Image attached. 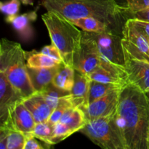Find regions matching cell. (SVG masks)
<instances>
[{
	"label": "cell",
	"mask_w": 149,
	"mask_h": 149,
	"mask_svg": "<svg viewBox=\"0 0 149 149\" xmlns=\"http://www.w3.org/2000/svg\"><path fill=\"white\" fill-rule=\"evenodd\" d=\"M116 119L127 149H148L149 101L146 93L127 84L121 93Z\"/></svg>",
	"instance_id": "1"
},
{
	"label": "cell",
	"mask_w": 149,
	"mask_h": 149,
	"mask_svg": "<svg viewBox=\"0 0 149 149\" xmlns=\"http://www.w3.org/2000/svg\"><path fill=\"white\" fill-rule=\"evenodd\" d=\"M41 4L47 11L55 10L70 20L94 17L121 34L127 20L132 18L127 7L116 0H42Z\"/></svg>",
	"instance_id": "2"
},
{
	"label": "cell",
	"mask_w": 149,
	"mask_h": 149,
	"mask_svg": "<svg viewBox=\"0 0 149 149\" xmlns=\"http://www.w3.org/2000/svg\"><path fill=\"white\" fill-rule=\"evenodd\" d=\"M42 20L49 33L52 44L58 47L64 64L74 67V58L81 47L83 32L68 19L55 10L42 15Z\"/></svg>",
	"instance_id": "3"
},
{
	"label": "cell",
	"mask_w": 149,
	"mask_h": 149,
	"mask_svg": "<svg viewBox=\"0 0 149 149\" xmlns=\"http://www.w3.org/2000/svg\"><path fill=\"white\" fill-rule=\"evenodd\" d=\"M0 71L24 98L35 93L28 73L26 52L19 43L4 38L1 39Z\"/></svg>",
	"instance_id": "4"
},
{
	"label": "cell",
	"mask_w": 149,
	"mask_h": 149,
	"mask_svg": "<svg viewBox=\"0 0 149 149\" xmlns=\"http://www.w3.org/2000/svg\"><path fill=\"white\" fill-rule=\"evenodd\" d=\"M80 132L102 148L127 149L116 122V111L107 116L88 120Z\"/></svg>",
	"instance_id": "5"
},
{
	"label": "cell",
	"mask_w": 149,
	"mask_h": 149,
	"mask_svg": "<svg viewBox=\"0 0 149 149\" xmlns=\"http://www.w3.org/2000/svg\"><path fill=\"white\" fill-rule=\"evenodd\" d=\"M90 33L95 41L100 58L119 68L125 69L122 34L113 31L90 32Z\"/></svg>",
	"instance_id": "6"
},
{
	"label": "cell",
	"mask_w": 149,
	"mask_h": 149,
	"mask_svg": "<svg viewBox=\"0 0 149 149\" xmlns=\"http://www.w3.org/2000/svg\"><path fill=\"white\" fill-rule=\"evenodd\" d=\"M82 32L81 47L74 58V68L76 71L89 76L100 66L101 58L95 41L90 32Z\"/></svg>",
	"instance_id": "7"
},
{
	"label": "cell",
	"mask_w": 149,
	"mask_h": 149,
	"mask_svg": "<svg viewBox=\"0 0 149 149\" xmlns=\"http://www.w3.org/2000/svg\"><path fill=\"white\" fill-rule=\"evenodd\" d=\"M122 45L124 50L132 58L149 63V39L137 30L130 18L124 26Z\"/></svg>",
	"instance_id": "8"
},
{
	"label": "cell",
	"mask_w": 149,
	"mask_h": 149,
	"mask_svg": "<svg viewBox=\"0 0 149 149\" xmlns=\"http://www.w3.org/2000/svg\"><path fill=\"white\" fill-rule=\"evenodd\" d=\"M125 71L127 82L143 93L149 92V63L132 58L125 50Z\"/></svg>",
	"instance_id": "9"
},
{
	"label": "cell",
	"mask_w": 149,
	"mask_h": 149,
	"mask_svg": "<svg viewBox=\"0 0 149 149\" xmlns=\"http://www.w3.org/2000/svg\"><path fill=\"white\" fill-rule=\"evenodd\" d=\"M124 87L108 93L84 108L82 110L85 113L87 120L107 116L114 113L117 109L121 93Z\"/></svg>",
	"instance_id": "10"
},
{
	"label": "cell",
	"mask_w": 149,
	"mask_h": 149,
	"mask_svg": "<svg viewBox=\"0 0 149 149\" xmlns=\"http://www.w3.org/2000/svg\"><path fill=\"white\" fill-rule=\"evenodd\" d=\"M23 99L21 93L12 85L6 76L0 71V125L8 119L11 111Z\"/></svg>",
	"instance_id": "11"
},
{
	"label": "cell",
	"mask_w": 149,
	"mask_h": 149,
	"mask_svg": "<svg viewBox=\"0 0 149 149\" xmlns=\"http://www.w3.org/2000/svg\"><path fill=\"white\" fill-rule=\"evenodd\" d=\"M93 80L103 83H111L126 85L127 82V76L125 69L101 58L100 66L96 68L89 75Z\"/></svg>",
	"instance_id": "12"
},
{
	"label": "cell",
	"mask_w": 149,
	"mask_h": 149,
	"mask_svg": "<svg viewBox=\"0 0 149 149\" xmlns=\"http://www.w3.org/2000/svg\"><path fill=\"white\" fill-rule=\"evenodd\" d=\"M35 125L36 122L33 116L22 101L15 106L8 119L0 125H6L25 134H29L31 133Z\"/></svg>",
	"instance_id": "13"
},
{
	"label": "cell",
	"mask_w": 149,
	"mask_h": 149,
	"mask_svg": "<svg viewBox=\"0 0 149 149\" xmlns=\"http://www.w3.org/2000/svg\"><path fill=\"white\" fill-rule=\"evenodd\" d=\"M90 81L91 79L89 76L76 71L74 84L68 95V98L74 107L83 109L88 106Z\"/></svg>",
	"instance_id": "14"
},
{
	"label": "cell",
	"mask_w": 149,
	"mask_h": 149,
	"mask_svg": "<svg viewBox=\"0 0 149 149\" xmlns=\"http://www.w3.org/2000/svg\"><path fill=\"white\" fill-rule=\"evenodd\" d=\"M23 103L31 112L36 123L47 121L53 111L44 96L38 92L23 99Z\"/></svg>",
	"instance_id": "15"
},
{
	"label": "cell",
	"mask_w": 149,
	"mask_h": 149,
	"mask_svg": "<svg viewBox=\"0 0 149 149\" xmlns=\"http://www.w3.org/2000/svg\"><path fill=\"white\" fill-rule=\"evenodd\" d=\"M37 17L36 10L16 15L14 16H7L5 20L13 26L16 31L23 39H30L33 34L31 23Z\"/></svg>",
	"instance_id": "16"
},
{
	"label": "cell",
	"mask_w": 149,
	"mask_h": 149,
	"mask_svg": "<svg viewBox=\"0 0 149 149\" xmlns=\"http://www.w3.org/2000/svg\"><path fill=\"white\" fill-rule=\"evenodd\" d=\"M61 65L52 67V68H29L27 67L31 83L34 91H42L44 89L47 87L49 84H52V79L59 70Z\"/></svg>",
	"instance_id": "17"
},
{
	"label": "cell",
	"mask_w": 149,
	"mask_h": 149,
	"mask_svg": "<svg viewBox=\"0 0 149 149\" xmlns=\"http://www.w3.org/2000/svg\"><path fill=\"white\" fill-rule=\"evenodd\" d=\"M76 70L74 67L63 63L54 77L52 84L58 88L70 92L75 81Z\"/></svg>",
	"instance_id": "18"
},
{
	"label": "cell",
	"mask_w": 149,
	"mask_h": 149,
	"mask_svg": "<svg viewBox=\"0 0 149 149\" xmlns=\"http://www.w3.org/2000/svg\"><path fill=\"white\" fill-rule=\"evenodd\" d=\"M59 122L68 125L77 132L85 126L87 120L82 109L71 107L64 112Z\"/></svg>",
	"instance_id": "19"
},
{
	"label": "cell",
	"mask_w": 149,
	"mask_h": 149,
	"mask_svg": "<svg viewBox=\"0 0 149 149\" xmlns=\"http://www.w3.org/2000/svg\"><path fill=\"white\" fill-rule=\"evenodd\" d=\"M126 85L111 84V83H103L91 79L90 84V89H89L88 105L93 103L95 100L99 99L100 97L106 95L108 93H111L115 90H117V89L122 88Z\"/></svg>",
	"instance_id": "20"
},
{
	"label": "cell",
	"mask_w": 149,
	"mask_h": 149,
	"mask_svg": "<svg viewBox=\"0 0 149 149\" xmlns=\"http://www.w3.org/2000/svg\"><path fill=\"white\" fill-rule=\"evenodd\" d=\"M26 65L29 68H52L61 65V63L52 59L50 57L34 50L26 52Z\"/></svg>",
	"instance_id": "21"
},
{
	"label": "cell",
	"mask_w": 149,
	"mask_h": 149,
	"mask_svg": "<svg viewBox=\"0 0 149 149\" xmlns=\"http://www.w3.org/2000/svg\"><path fill=\"white\" fill-rule=\"evenodd\" d=\"M70 21L74 23L75 26H77V27L81 28L84 31L100 32L105 31H113L106 23L92 17H80V18L71 20Z\"/></svg>",
	"instance_id": "22"
},
{
	"label": "cell",
	"mask_w": 149,
	"mask_h": 149,
	"mask_svg": "<svg viewBox=\"0 0 149 149\" xmlns=\"http://www.w3.org/2000/svg\"><path fill=\"white\" fill-rule=\"evenodd\" d=\"M54 125L51 124L49 121L38 122L36 123L31 134L37 139L40 140L46 145L47 148L52 146V132H53Z\"/></svg>",
	"instance_id": "23"
},
{
	"label": "cell",
	"mask_w": 149,
	"mask_h": 149,
	"mask_svg": "<svg viewBox=\"0 0 149 149\" xmlns=\"http://www.w3.org/2000/svg\"><path fill=\"white\" fill-rule=\"evenodd\" d=\"M38 93H40L44 96L49 106L52 108V110H54L59 104L61 99L68 95L70 92L61 90L51 84L47 87Z\"/></svg>",
	"instance_id": "24"
},
{
	"label": "cell",
	"mask_w": 149,
	"mask_h": 149,
	"mask_svg": "<svg viewBox=\"0 0 149 149\" xmlns=\"http://www.w3.org/2000/svg\"><path fill=\"white\" fill-rule=\"evenodd\" d=\"M75 132V131L67 124L63 123L61 122H57L56 124L54 125L53 132H52V138H51L52 145L53 146L57 143H59L60 142L64 141Z\"/></svg>",
	"instance_id": "25"
},
{
	"label": "cell",
	"mask_w": 149,
	"mask_h": 149,
	"mask_svg": "<svg viewBox=\"0 0 149 149\" xmlns=\"http://www.w3.org/2000/svg\"><path fill=\"white\" fill-rule=\"evenodd\" d=\"M7 127L9 128V134L7 138V149H23L26 134L9 127Z\"/></svg>",
	"instance_id": "26"
},
{
	"label": "cell",
	"mask_w": 149,
	"mask_h": 149,
	"mask_svg": "<svg viewBox=\"0 0 149 149\" xmlns=\"http://www.w3.org/2000/svg\"><path fill=\"white\" fill-rule=\"evenodd\" d=\"M68 95L63 97L61 101H60L59 104L58 105V106L52 111V113H51L50 116H49V119H48V121L51 124H52V125H55L57 122H59L60 119L62 117L63 114L64 113V112L67 109L71 107H74L72 104H71L69 98H68Z\"/></svg>",
	"instance_id": "27"
},
{
	"label": "cell",
	"mask_w": 149,
	"mask_h": 149,
	"mask_svg": "<svg viewBox=\"0 0 149 149\" xmlns=\"http://www.w3.org/2000/svg\"><path fill=\"white\" fill-rule=\"evenodd\" d=\"M20 5V0H10L8 1L0 3V10L7 16H14L17 15Z\"/></svg>",
	"instance_id": "28"
},
{
	"label": "cell",
	"mask_w": 149,
	"mask_h": 149,
	"mask_svg": "<svg viewBox=\"0 0 149 149\" xmlns=\"http://www.w3.org/2000/svg\"><path fill=\"white\" fill-rule=\"evenodd\" d=\"M127 8L131 14L149 8V0H127Z\"/></svg>",
	"instance_id": "29"
},
{
	"label": "cell",
	"mask_w": 149,
	"mask_h": 149,
	"mask_svg": "<svg viewBox=\"0 0 149 149\" xmlns=\"http://www.w3.org/2000/svg\"><path fill=\"white\" fill-rule=\"evenodd\" d=\"M41 52L50 57L52 59L61 63H64L63 58L61 52L58 49V47L55 45H54L53 44L44 47L42 50H41Z\"/></svg>",
	"instance_id": "30"
},
{
	"label": "cell",
	"mask_w": 149,
	"mask_h": 149,
	"mask_svg": "<svg viewBox=\"0 0 149 149\" xmlns=\"http://www.w3.org/2000/svg\"><path fill=\"white\" fill-rule=\"evenodd\" d=\"M130 20L137 30L149 39V22L136 18H130Z\"/></svg>",
	"instance_id": "31"
},
{
	"label": "cell",
	"mask_w": 149,
	"mask_h": 149,
	"mask_svg": "<svg viewBox=\"0 0 149 149\" xmlns=\"http://www.w3.org/2000/svg\"><path fill=\"white\" fill-rule=\"evenodd\" d=\"M44 147L36 140L31 133L26 134L23 149H43Z\"/></svg>",
	"instance_id": "32"
},
{
	"label": "cell",
	"mask_w": 149,
	"mask_h": 149,
	"mask_svg": "<svg viewBox=\"0 0 149 149\" xmlns=\"http://www.w3.org/2000/svg\"><path fill=\"white\" fill-rule=\"evenodd\" d=\"M9 128L4 125H0V148L7 149Z\"/></svg>",
	"instance_id": "33"
},
{
	"label": "cell",
	"mask_w": 149,
	"mask_h": 149,
	"mask_svg": "<svg viewBox=\"0 0 149 149\" xmlns=\"http://www.w3.org/2000/svg\"><path fill=\"white\" fill-rule=\"evenodd\" d=\"M132 18L149 22V8L135 13L132 15Z\"/></svg>",
	"instance_id": "34"
},
{
	"label": "cell",
	"mask_w": 149,
	"mask_h": 149,
	"mask_svg": "<svg viewBox=\"0 0 149 149\" xmlns=\"http://www.w3.org/2000/svg\"><path fill=\"white\" fill-rule=\"evenodd\" d=\"M118 3L120 5L124 6V7H127V0H116Z\"/></svg>",
	"instance_id": "35"
},
{
	"label": "cell",
	"mask_w": 149,
	"mask_h": 149,
	"mask_svg": "<svg viewBox=\"0 0 149 149\" xmlns=\"http://www.w3.org/2000/svg\"><path fill=\"white\" fill-rule=\"evenodd\" d=\"M22 2L26 5H33V1L32 0H20Z\"/></svg>",
	"instance_id": "36"
},
{
	"label": "cell",
	"mask_w": 149,
	"mask_h": 149,
	"mask_svg": "<svg viewBox=\"0 0 149 149\" xmlns=\"http://www.w3.org/2000/svg\"><path fill=\"white\" fill-rule=\"evenodd\" d=\"M146 95H147V97H148V101H149V92H148V93H146Z\"/></svg>",
	"instance_id": "37"
},
{
	"label": "cell",
	"mask_w": 149,
	"mask_h": 149,
	"mask_svg": "<svg viewBox=\"0 0 149 149\" xmlns=\"http://www.w3.org/2000/svg\"><path fill=\"white\" fill-rule=\"evenodd\" d=\"M148 149H149V132H148Z\"/></svg>",
	"instance_id": "38"
}]
</instances>
